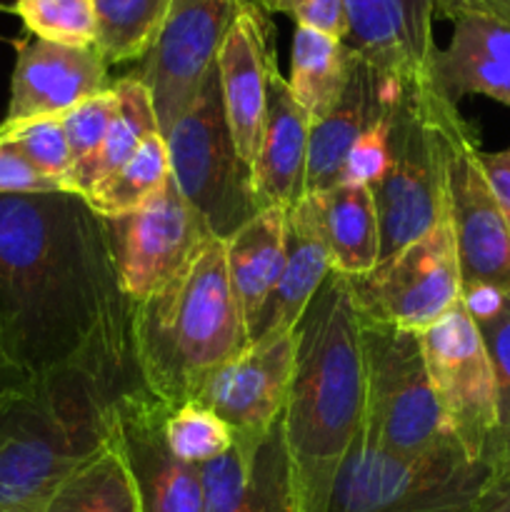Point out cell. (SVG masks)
<instances>
[{"label":"cell","mask_w":510,"mask_h":512,"mask_svg":"<svg viewBox=\"0 0 510 512\" xmlns=\"http://www.w3.org/2000/svg\"><path fill=\"white\" fill-rule=\"evenodd\" d=\"M425 368L455 440L473 463H485L498 428L495 373L488 345L463 300L420 333Z\"/></svg>","instance_id":"obj_10"},{"label":"cell","mask_w":510,"mask_h":512,"mask_svg":"<svg viewBox=\"0 0 510 512\" xmlns=\"http://www.w3.org/2000/svg\"><path fill=\"white\" fill-rule=\"evenodd\" d=\"M475 512H510V470L490 468Z\"/></svg>","instance_id":"obj_42"},{"label":"cell","mask_w":510,"mask_h":512,"mask_svg":"<svg viewBox=\"0 0 510 512\" xmlns=\"http://www.w3.org/2000/svg\"><path fill=\"white\" fill-rule=\"evenodd\" d=\"M113 88L118 93V110H115L113 120H110V128L105 133V140L98 153H95V158L75 178L73 193L78 195H88L100 180H105L120 165L128 163L143 148L145 140L160 133L153 98H150L148 88L133 73L115 80Z\"/></svg>","instance_id":"obj_27"},{"label":"cell","mask_w":510,"mask_h":512,"mask_svg":"<svg viewBox=\"0 0 510 512\" xmlns=\"http://www.w3.org/2000/svg\"><path fill=\"white\" fill-rule=\"evenodd\" d=\"M488 345L495 373V403H498V428L485 463L490 468L510 470V298L498 315L478 323Z\"/></svg>","instance_id":"obj_34"},{"label":"cell","mask_w":510,"mask_h":512,"mask_svg":"<svg viewBox=\"0 0 510 512\" xmlns=\"http://www.w3.org/2000/svg\"><path fill=\"white\" fill-rule=\"evenodd\" d=\"M448 45L438 48L433 80L453 103L463 95H485L510 108V28L485 15L453 20Z\"/></svg>","instance_id":"obj_22"},{"label":"cell","mask_w":510,"mask_h":512,"mask_svg":"<svg viewBox=\"0 0 510 512\" xmlns=\"http://www.w3.org/2000/svg\"><path fill=\"white\" fill-rule=\"evenodd\" d=\"M358 318L423 333L460 303L458 250L450 220L435 225L373 270L348 278Z\"/></svg>","instance_id":"obj_9"},{"label":"cell","mask_w":510,"mask_h":512,"mask_svg":"<svg viewBox=\"0 0 510 512\" xmlns=\"http://www.w3.org/2000/svg\"><path fill=\"white\" fill-rule=\"evenodd\" d=\"M390 113V110H388ZM390 163V123L388 115L370 125L348 150L340 173V183L345 185H370L373 188L385 175ZM338 183V185H340Z\"/></svg>","instance_id":"obj_36"},{"label":"cell","mask_w":510,"mask_h":512,"mask_svg":"<svg viewBox=\"0 0 510 512\" xmlns=\"http://www.w3.org/2000/svg\"><path fill=\"white\" fill-rule=\"evenodd\" d=\"M310 128L313 120L293 98L288 80L275 65L268 78L263 138L253 160V190L260 210H290L305 195Z\"/></svg>","instance_id":"obj_21"},{"label":"cell","mask_w":510,"mask_h":512,"mask_svg":"<svg viewBox=\"0 0 510 512\" xmlns=\"http://www.w3.org/2000/svg\"><path fill=\"white\" fill-rule=\"evenodd\" d=\"M45 512H140L133 478L115 440L58 490Z\"/></svg>","instance_id":"obj_28"},{"label":"cell","mask_w":510,"mask_h":512,"mask_svg":"<svg viewBox=\"0 0 510 512\" xmlns=\"http://www.w3.org/2000/svg\"><path fill=\"white\" fill-rule=\"evenodd\" d=\"M458 118L435 80L403 85L390 105V163L373 185L380 260L448 220L450 130Z\"/></svg>","instance_id":"obj_5"},{"label":"cell","mask_w":510,"mask_h":512,"mask_svg":"<svg viewBox=\"0 0 510 512\" xmlns=\"http://www.w3.org/2000/svg\"><path fill=\"white\" fill-rule=\"evenodd\" d=\"M170 175L210 233L228 240L258 213L253 168L230 135L218 70H210L183 118L163 135Z\"/></svg>","instance_id":"obj_7"},{"label":"cell","mask_w":510,"mask_h":512,"mask_svg":"<svg viewBox=\"0 0 510 512\" xmlns=\"http://www.w3.org/2000/svg\"><path fill=\"white\" fill-rule=\"evenodd\" d=\"M295 373V330L253 340L215 370L195 395L233 433V445L255 450L285 410Z\"/></svg>","instance_id":"obj_14"},{"label":"cell","mask_w":510,"mask_h":512,"mask_svg":"<svg viewBox=\"0 0 510 512\" xmlns=\"http://www.w3.org/2000/svg\"><path fill=\"white\" fill-rule=\"evenodd\" d=\"M250 0H173L153 48L135 78L148 88L160 133H168L198 95L218 60L220 45Z\"/></svg>","instance_id":"obj_11"},{"label":"cell","mask_w":510,"mask_h":512,"mask_svg":"<svg viewBox=\"0 0 510 512\" xmlns=\"http://www.w3.org/2000/svg\"><path fill=\"white\" fill-rule=\"evenodd\" d=\"M28 383L30 380L25 378L23 370L10 360L8 350H5V343H3V335H0V408H3V405L8 403L18 390H23Z\"/></svg>","instance_id":"obj_43"},{"label":"cell","mask_w":510,"mask_h":512,"mask_svg":"<svg viewBox=\"0 0 510 512\" xmlns=\"http://www.w3.org/2000/svg\"><path fill=\"white\" fill-rule=\"evenodd\" d=\"M170 405L145 385L113 405V440L133 478L140 512H205L198 465L175 458L165 440Z\"/></svg>","instance_id":"obj_15"},{"label":"cell","mask_w":510,"mask_h":512,"mask_svg":"<svg viewBox=\"0 0 510 512\" xmlns=\"http://www.w3.org/2000/svg\"><path fill=\"white\" fill-rule=\"evenodd\" d=\"M480 168H483L485 178H488L490 190H493L495 200L500 205L505 223L510 225V148L498 150V153H478Z\"/></svg>","instance_id":"obj_39"},{"label":"cell","mask_w":510,"mask_h":512,"mask_svg":"<svg viewBox=\"0 0 510 512\" xmlns=\"http://www.w3.org/2000/svg\"><path fill=\"white\" fill-rule=\"evenodd\" d=\"M438 18L455 20L460 15H485L510 28V0H435Z\"/></svg>","instance_id":"obj_40"},{"label":"cell","mask_w":510,"mask_h":512,"mask_svg":"<svg viewBox=\"0 0 510 512\" xmlns=\"http://www.w3.org/2000/svg\"><path fill=\"white\" fill-rule=\"evenodd\" d=\"M363 423V330L348 278L330 270L295 328V373L283 410L298 512H328Z\"/></svg>","instance_id":"obj_2"},{"label":"cell","mask_w":510,"mask_h":512,"mask_svg":"<svg viewBox=\"0 0 510 512\" xmlns=\"http://www.w3.org/2000/svg\"><path fill=\"white\" fill-rule=\"evenodd\" d=\"M103 220L115 270L130 303L145 300L170 283L213 238L205 220L183 198L173 175L145 205Z\"/></svg>","instance_id":"obj_12"},{"label":"cell","mask_w":510,"mask_h":512,"mask_svg":"<svg viewBox=\"0 0 510 512\" xmlns=\"http://www.w3.org/2000/svg\"><path fill=\"white\" fill-rule=\"evenodd\" d=\"M13 13L33 38L70 48H95L98 15L93 0H15Z\"/></svg>","instance_id":"obj_31"},{"label":"cell","mask_w":510,"mask_h":512,"mask_svg":"<svg viewBox=\"0 0 510 512\" xmlns=\"http://www.w3.org/2000/svg\"><path fill=\"white\" fill-rule=\"evenodd\" d=\"M403 85L385 80L355 53L348 85L338 103L310 128L305 193H323L340 183L343 163L355 140L388 115Z\"/></svg>","instance_id":"obj_20"},{"label":"cell","mask_w":510,"mask_h":512,"mask_svg":"<svg viewBox=\"0 0 510 512\" xmlns=\"http://www.w3.org/2000/svg\"><path fill=\"white\" fill-rule=\"evenodd\" d=\"M140 380L58 370L0 408V512H45L58 490L113 443V405Z\"/></svg>","instance_id":"obj_3"},{"label":"cell","mask_w":510,"mask_h":512,"mask_svg":"<svg viewBox=\"0 0 510 512\" xmlns=\"http://www.w3.org/2000/svg\"><path fill=\"white\" fill-rule=\"evenodd\" d=\"M508 298H510V293H508Z\"/></svg>","instance_id":"obj_45"},{"label":"cell","mask_w":510,"mask_h":512,"mask_svg":"<svg viewBox=\"0 0 510 512\" xmlns=\"http://www.w3.org/2000/svg\"><path fill=\"white\" fill-rule=\"evenodd\" d=\"M285 230L288 210L263 208L223 240L230 288L248 330V343L283 270Z\"/></svg>","instance_id":"obj_24"},{"label":"cell","mask_w":510,"mask_h":512,"mask_svg":"<svg viewBox=\"0 0 510 512\" xmlns=\"http://www.w3.org/2000/svg\"><path fill=\"white\" fill-rule=\"evenodd\" d=\"M115 110H118V93L115 88L105 90V93L93 95V98L83 100L68 113L60 115L63 123L65 140L70 148V160H73V173H70V188H73L75 178L83 173L95 158V153L103 145L105 133L110 128Z\"/></svg>","instance_id":"obj_35"},{"label":"cell","mask_w":510,"mask_h":512,"mask_svg":"<svg viewBox=\"0 0 510 512\" xmlns=\"http://www.w3.org/2000/svg\"><path fill=\"white\" fill-rule=\"evenodd\" d=\"M473 130L458 118L450 130L448 220L465 288L493 285L510 293V225L478 160Z\"/></svg>","instance_id":"obj_13"},{"label":"cell","mask_w":510,"mask_h":512,"mask_svg":"<svg viewBox=\"0 0 510 512\" xmlns=\"http://www.w3.org/2000/svg\"><path fill=\"white\" fill-rule=\"evenodd\" d=\"M10 100L0 128L60 118L83 100L113 88L98 48H70L30 38L15 45Z\"/></svg>","instance_id":"obj_16"},{"label":"cell","mask_w":510,"mask_h":512,"mask_svg":"<svg viewBox=\"0 0 510 512\" xmlns=\"http://www.w3.org/2000/svg\"><path fill=\"white\" fill-rule=\"evenodd\" d=\"M0 193L3 195H38L63 193V185L50 180L30 165L23 155L10 145L0 143ZM68 193V190H65Z\"/></svg>","instance_id":"obj_38"},{"label":"cell","mask_w":510,"mask_h":512,"mask_svg":"<svg viewBox=\"0 0 510 512\" xmlns=\"http://www.w3.org/2000/svg\"><path fill=\"white\" fill-rule=\"evenodd\" d=\"M355 50L343 38L295 25L288 88L310 120H320L343 95Z\"/></svg>","instance_id":"obj_26"},{"label":"cell","mask_w":510,"mask_h":512,"mask_svg":"<svg viewBox=\"0 0 510 512\" xmlns=\"http://www.w3.org/2000/svg\"><path fill=\"white\" fill-rule=\"evenodd\" d=\"M343 8L345 43L385 80L398 85L433 80L435 0H343Z\"/></svg>","instance_id":"obj_17"},{"label":"cell","mask_w":510,"mask_h":512,"mask_svg":"<svg viewBox=\"0 0 510 512\" xmlns=\"http://www.w3.org/2000/svg\"><path fill=\"white\" fill-rule=\"evenodd\" d=\"M460 300H463L470 318H473L475 323H480V320L493 318V315H498L500 310H503L508 293L493 288V285H475V288H465Z\"/></svg>","instance_id":"obj_41"},{"label":"cell","mask_w":510,"mask_h":512,"mask_svg":"<svg viewBox=\"0 0 510 512\" xmlns=\"http://www.w3.org/2000/svg\"><path fill=\"white\" fill-rule=\"evenodd\" d=\"M98 15L95 48L108 65L143 60L153 48L173 0H93Z\"/></svg>","instance_id":"obj_29"},{"label":"cell","mask_w":510,"mask_h":512,"mask_svg":"<svg viewBox=\"0 0 510 512\" xmlns=\"http://www.w3.org/2000/svg\"><path fill=\"white\" fill-rule=\"evenodd\" d=\"M270 38L268 13L250 0L230 25L215 60L230 135L250 168L263 138L270 70L278 65Z\"/></svg>","instance_id":"obj_18"},{"label":"cell","mask_w":510,"mask_h":512,"mask_svg":"<svg viewBox=\"0 0 510 512\" xmlns=\"http://www.w3.org/2000/svg\"><path fill=\"white\" fill-rule=\"evenodd\" d=\"M330 255L320 233L318 213L310 195H303L288 210V230H285V260L280 278L260 313L250 343L263 335L283 333L298 328L300 318L308 310L310 300L323 288L330 275ZM248 343V345H250Z\"/></svg>","instance_id":"obj_23"},{"label":"cell","mask_w":510,"mask_h":512,"mask_svg":"<svg viewBox=\"0 0 510 512\" xmlns=\"http://www.w3.org/2000/svg\"><path fill=\"white\" fill-rule=\"evenodd\" d=\"M313 198L330 268L355 278L380 263V220L370 185H333Z\"/></svg>","instance_id":"obj_25"},{"label":"cell","mask_w":510,"mask_h":512,"mask_svg":"<svg viewBox=\"0 0 510 512\" xmlns=\"http://www.w3.org/2000/svg\"><path fill=\"white\" fill-rule=\"evenodd\" d=\"M488 473V463H473L463 450L405 458L360 435L335 480L328 512H475Z\"/></svg>","instance_id":"obj_8"},{"label":"cell","mask_w":510,"mask_h":512,"mask_svg":"<svg viewBox=\"0 0 510 512\" xmlns=\"http://www.w3.org/2000/svg\"><path fill=\"white\" fill-rule=\"evenodd\" d=\"M265 13H283L295 20V25L323 30L335 38H348L343 0H255Z\"/></svg>","instance_id":"obj_37"},{"label":"cell","mask_w":510,"mask_h":512,"mask_svg":"<svg viewBox=\"0 0 510 512\" xmlns=\"http://www.w3.org/2000/svg\"><path fill=\"white\" fill-rule=\"evenodd\" d=\"M103 215L78 193H0V335L28 380L85 370L140 380Z\"/></svg>","instance_id":"obj_1"},{"label":"cell","mask_w":510,"mask_h":512,"mask_svg":"<svg viewBox=\"0 0 510 512\" xmlns=\"http://www.w3.org/2000/svg\"><path fill=\"white\" fill-rule=\"evenodd\" d=\"M365 350V423L370 443L405 458L463 450L445 420L420 335L360 320Z\"/></svg>","instance_id":"obj_6"},{"label":"cell","mask_w":510,"mask_h":512,"mask_svg":"<svg viewBox=\"0 0 510 512\" xmlns=\"http://www.w3.org/2000/svg\"><path fill=\"white\" fill-rule=\"evenodd\" d=\"M138 378L165 405L190 403L210 375L248 348L230 288L225 243L210 238L170 283L133 303Z\"/></svg>","instance_id":"obj_4"},{"label":"cell","mask_w":510,"mask_h":512,"mask_svg":"<svg viewBox=\"0 0 510 512\" xmlns=\"http://www.w3.org/2000/svg\"><path fill=\"white\" fill-rule=\"evenodd\" d=\"M170 180V158L168 145H165L163 133L153 135L145 140L143 148L133 155L125 165H120L113 175L100 180L88 195L90 208L98 215L108 218V215L130 213V210L140 208L148 203L153 195L163 190V185Z\"/></svg>","instance_id":"obj_30"},{"label":"cell","mask_w":510,"mask_h":512,"mask_svg":"<svg viewBox=\"0 0 510 512\" xmlns=\"http://www.w3.org/2000/svg\"><path fill=\"white\" fill-rule=\"evenodd\" d=\"M165 440L175 458L190 465H205L220 458L233 448V433L228 425L205 405L190 403L175 405L165 418Z\"/></svg>","instance_id":"obj_32"},{"label":"cell","mask_w":510,"mask_h":512,"mask_svg":"<svg viewBox=\"0 0 510 512\" xmlns=\"http://www.w3.org/2000/svg\"><path fill=\"white\" fill-rule=\"evenodd\" d=\"M0 143L18 150L40 173L63 185V190L73 193V188H70L73 160H70V148L60 118H40L23 125H13V128H0Z\"/></svg>","instance_id":"obj_33"},{"label":"cell","mask_w":510,"mask_h":512,"mask_svg":"<svg viewBox=\"0 0 510 512\" xmlns=\"http://www.w3.org/2000/svg\"><path fill=\"white\" fill-rule=\"evenodd\" d=\"M3 10H13V8H8V5H3V3H0V13H3Z\"/></svg>","instance_id":"obj_44"},{"label":"cell","mask_w":510,"mask_h":512,"mask_svg":"<svg viewBox=\"0 0 510 512\" xmlns=\"http://www.w3.org/2000/svg\"><path fill=\"white\" fill-rule=\"evenodd\" d=\"M205 512H298L283 415L255 450L233 445L200 465Z\"/></svg>","instance_id":"obj_19"}]
</instances>
